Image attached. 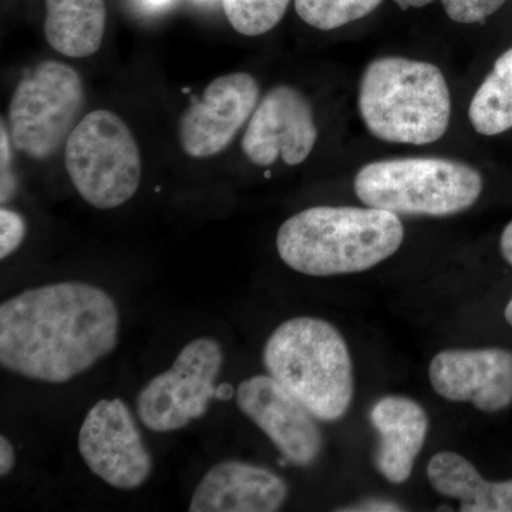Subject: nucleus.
I'll use <instances>...</instances> for the list:
<instances>
[{
	"label": "nucleus",
	"instance_id": "20",
	"mask_svg": "<svg viewBox=\"0 0 512 512\" xmlns=\"http://www.w3.org/2000/svg\"><path fill=\"white\" fill-rule=\"evenodd\" d=\"M291 0H222L229 25L239 35L255 37L271 32L284 19Z\"/></svg>",
	"mask_w": 512,
	"mask_h": 512
},
{
	"label": "nucleus",
	"instance_id": "23",
	"mask_svg": "<svg viewBox=\"0 0 512 512\" xmlns=\"http://www.w3.org/2000/svg\"><path fill=\"white\" fill-rule=\"evenodd\" d=\"M10 138L9 130L5 127V121L2 120L0 127V156H2V204L12 198L15 192V180L10 174Z\"/></svg>",
	"mask_w": 512,
	"mask_h": 512
},
{
	"label": "nucleus",
	"instance_id": "18",
	"mask_svg": "<svg viewBox=\"0 0 512 512\" xmlns=\"http://www.w3.org/2000/svg\"><path fill=\"white\" fill-rule=\"evenodd\" d=\"M468 119L478 134L498 136L512 128V47L498 57L471 100Z\"/></svg>",
	"mask_w": 512,
	"mask_h": 512
},
{
	"label": "nucleus",
	"instance_id": "21",
	"mask_svg": "<svg viewBox=\"0 0 512 512\" xmlns=\"http://www.w3.org/2000/svg\"><path fill=\"white\" fill-rule=\"evenodd\" d=\"M507 0H441L448 18L457 23H481L503 8Z\"/></svg>",
	"mask_w": 512,
	"mask_h": 512
},
{
	"label": "nucleus",
	"instance_id": "16",
	"mask_svg": "<svg viewBox=\"0 0 512 512\" xmlns=\"http://www.w3.org/2000/svg\"><path fill=\"white\" fill-rule=\"evenodd\" d=\"M427 477L437 493L460 501V511L512 512V480H484L467 458L453 451L434 454Z\"/></svg>",
	"mask_w": 512,
	"mask_h": 512
},
{
	"label": "nucleus",
	"instance_id": "7",
	"mask_svg": "<svg viewBox=\"0 0 512 512\" xmlns=\"http://www.w3.org/2000/svg\"><path fill=\"white\" fill-rule=\"evenodd\" d=\"M84 84L72 66L45 60L16 86L8 110L12 146L32 160H47L66 144L84 107Z\"/></svg>",
	"mask_w": 512,
	"mask_h": 512
},
{
	"label": "nucleus",
	"instance_id": "4",
	"mask_svg": "<svg viewBox=\"0 0 512 512\" xmlns=\"http://www.w3.org/2000/svg\"><path fill=\"white\" fill-rule=\"evenodd\" d=\"M264 365L319 421L348 413L355 394L352 357L332 323L311 316L281 323L266 342Z\"/></svg>",
	"mask_w": 512,
	"mask_h": 512
},
{
	"label": "nucleus",
	"instance_id": "6",
	"mask_svg": "<svg viewBox=\"0 0 512 512\" xmlns=\"http://www.w3.org/2000/svg\"><path fill=\"white\" fill-rule=\"evenodd\" d=\"M64 164L80 197L97 210H113L130 201L143 175L133 131L109 110L82 117L64 144Z\"/></svg>",
	"mask_w": 512,
	"mask_h": 512
},
{
	"label": "nucleus",
	"instance_id": "8",
	"mask_svg": "<svg viewBox=\"0 0 512 512\" xmlns=\"http://www.w3.org/2000/svg\"><path fill=\"white\" fill-rule=\"evenodd\" d=\"M222 366L224 352L217 340H191L173 366L153 377L138 393L137 413L144 426L156 433H170L201 419L217 393L215 382Z\"/></svg>",
	"mask_w": 512,
	"mask_h": 512
},
{
	"label": "nucleus",
	"instance_id": "5",
	"mask_svg": "<svg viewBox=\"0 0 512 512\" xmlns=\"http://www.w3.org/2000/svg\"><path fill=\"white\" fill-rule=\"evenodd\" d=\"M366 207L410 217H448L476 204L483 177L461 161L437 157L392 158L365 165L355 178Z\"/></svg>",
	"mask_w": 512,
	"mask_h": 512
},
{
	"label": "nucleus",
	"instance_id": "10",
	"mask_svg": "<svg viewBox=\"0 0 512 512\" xmlns=\"http://www.w3.org/2000/svg\"><path fill=\"white\" fill-rule=\"evenodd\" d=\"M259 94V84L249 73H229L212 80L181 116L178 138L184 153L191 158L222 153L251 119Z\"/></svg>",
	"mask_w": 512,
	"mask_h": 512
},
{
	"label": "nucleus",
	"instance_id": "26",
	"mask_svg": "<svg viewBox=\"0 0 512 512\" xmlns=\"http://www.w3.org/2000/svg\"><path fill=\"white\" fill-rule=\"evenodd\" d=\"M501 254L505 261L512 265V221L505 227L500 241Z\"/></svg>",
	"mask_w": 512,
	"mask_h": 512
},
{
	"label": "nucleus",
	"instance_id": "3",
	"mask_svg": "<svg viewBox=\"0 0 512 512\" xmlns=\"http://www.w3.org/2000/svg\"><path fill=\"white\" fill-rule=\"evenodd\" d=\"M363 123L387 143H434L446 134L451 96L439 67L406 57L373 60L360 80Z\"/></svg>",
	"mask_w": 512,
	"mask_h": 512
},
{
	"label": "nucleus",
	"instance_id": "19",
	"mask_svg": "<svg viewBox=\"0 0 512 512\" xmlns=\"http://www.w3.org/2000/svg\"><path fill=\"white\" fill-rule=\"evenodd\" d=\"M383 0H295L299 18L318 30L342 28L370 15Z\"/></svg>",
	"mask_w": 512,
	"mask_h": 512
},
{
	"label": "nucleus",
	"instance_id": "15",
	"mask_svg": "<svg viewBox=\"0 0 512 512\" xmlns=\"http://www.w3.org/2000/svg\"><path fill=\"white\" fill-rule=\"evenodd\" d=\"M379 434L375 466L389 483L403 484L426 443L429 417L419 403L404 396H384L369 414Z\"/></svg>",
	"mask_w": 512,
	"mask_h": 512
},
{
	"label": "nucleus",
	"instance_id": "27",
	"mask_svg": "<svg viewBox=\"0 0 512 512\" xmlns=\"http://www.w3.org/2000/svg\"><path fill=\"white\" fill-rule=\"evenodd\" d=\"M399 5L400 9L407 10L412 8H424L430 5L434 0H394Z\"/></svg>",
	"mask_w": 512,
	"mask_h": 512
},
{
	"label": "nucleus",
	"instance_id": "11",
	"mask_svg": "<svg viewBox=\"0 0 512 512\" xmlns=\"http://www.w3.org/2000/svg\"><path fill=\"white\" fill-rule=\"evenodd\" d=\"M318 127L311 103L295 87L279 84L259 101L242 138V151L252 164L268 167L278 158L298 165L311 156Z\"/></svg>",
	"mask_w": 512,
	"mask_h": 512
},
{
	"label": "nucleus",
	"instance_id": "12",
	"mask_svg": "<svg viewBox=\"0 0 512 512\" xmlns=\"http://www.w3.org/2000/svg\"><path fill=\"white\" fill-rule=\"evenodd\" d=\"M237 404L289 463L308 467L318 460L323 450L318 419L274 377L244 380L237 389Z\"/></svg>",
	"mask_w": 512,
	"mask_h": 512
},
{
	"label": "nucleus",
	"instance_id": "17",
	"mask_svg": "<svg viewBox=\"0 0 512 512\" xmlns=\"http://www.w3.org/2000/svg\"><path fill=\"white\" fill-rule=\"evenodd\" d=\"M45 36L57 53L84 59L99 52L106 33L104 0H45Z\"/></svg>",
	"mask_w": 512,
	"mask_h": 512
},
{
	"label": "nucleus",
	"instance_id": "24",
	"mask_svg": "<svg viewBox=\"0 0 512 512\" xmlns=\"http://www.w3.org/2000/svg\"><path fill=\"white\" fill-rule=\"evenodd\" d=\"M16 463L15 448L5 436L0 437V476H9Z\"/></svg>",
	"mask_w": 512,
	"mask_h": 512
},
{
	"label": "nucleus",
	"instance_id": "25",
	"mask_svg": "<svg viewBox=\"0 0 512 512\" xmlns=\"http://www.w3.org/2000/svg\"><path fill=\"white\" fill-rule=\"evenodd\" d=\"M339 511H403V508H400V505L396 503H392V501L370 498V500L363 501V503L352 505V507L343 508V510Z\"/></svg>",
	"mask_w": 512,
	"mask_h": 512
},
{
	"label": "nucleus",
	"instance_id": "1",
	"mask_svg": "<svg viewBox=\"0 0 512 512\" xmlns=\"http://www.w3.org/2000/svg\"><path fill=\"white\" fill-rule=\"evenodd\" d=\"M119 332L116 302L97 286L26 289L0 305V363L26 379L67 383L109 356Z\"/></svg>",
	"mask_w": 512,
	"mask_h": 512
},
{
	"label": "nucleus",
	"instance_id": "9",
	"mask_svg": "<svg viewBox=\"0 0 512 512\" xmlns=\"http://www.w3.org/2000/svg\"><path fill=\"white\" fill-rule=\"evenodd\" d=\"M77 444L92 473L117 490H137L153 474V457L124 400L94 404L80 427Z\"/></svg>",
	"mask_w": 512,
	"mask_h": 512
},
{
	"label": "nucleus",
	"instance_id": "22",
	"mask_svg": "<svg viewBox=\"0 0 512 512\" xmlns=\"http://www.w3.org/2000/svg\"><path fill=\"white\" fill-rule=\"evenodd\" d=\"M26 232L28 227L22 215L5 207L0 210V259H6L18 251L25 241Z\"/></svg>",
	"mask_w": 512,
	"mask_h": 512
},
{
	"label": "nucleus",
	"instance_id": "13",
	"mask_svg": "<svg viewBox=\"0 0 512 512\" xmlns=\"http://www.w3.org/2000/svg\"><path fill=\"white\" fill-rule=\"evenodd\" d=\"M434 392L448 402L471 403L484 413L512 404V352L507 349L441 350L430 363Z\"/></svg>",
	"mask_w": 512,
	"mask_h": 512
},
{
	"label": "nucleus",
	"instance_id": "14",
	"mask_svg": "<svg viewBox=\"0 0 512 512\" xmlns=\"http://www.w3.org/2000/svg\"><path fill=\"white\" fill-rule=\"evenodd\" d=\"M288 495V484L274 471L242 461H221L198 483L188 511L275 512Z\"/></svg>",
	"mask_w": 512,
	"mask_h": 512
},
{
	"label": "nucleus",
	"instance_id": "2",
	"mask_svg": "<svg viewBox=\"0 0 512 512\" xmlns=\"http://www.w3.org/2000/svg\"><path fill=\"white\" fill-rule=\"evenodd\" d=\"M399 215L379 208L313 207L286 220L276 249L293 271L335 276L367 271L399 251Z\"/></svg>",
	"mask_w": 512,
	"mask_h": 512
},
{
	"label": "nucleus",
	"instance_id": "28",
	"mask_svg": "<svg viewBox=\"0 0 512 512\" xmlns=\"http://www.w3.org/2000/svg\"><path fill=\"white\" fill-rule=\"evenodd\" d=\"M505 320H507L508 325L512 328V298L510 299V302H508L507 308H505Z\"/></svg>",
	"mask_w": 512,
	"mask_h": 512
}]
</instances>
